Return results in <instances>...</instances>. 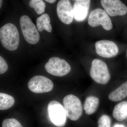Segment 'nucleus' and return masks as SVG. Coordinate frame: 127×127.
Segmentation results:
<instances>
[{
  "instance_id": "6",
  "label": "nucleus",
  "mask_w": 127,
  "mask_h": 127,
  "mask_svg": "<svg viewBox=\"0 0 127 127\" xmlns=\"http://www.w3.org/2000/svg\"><path fill=\"white\" fill-rule=\"evenodd\" d=\"M45 68L48 73L58 77L65 76L71 70V66L67 62L56 57L50 58L46 64Z\"/></svg>"
},
{
  "instance_id": "22",
  "label": "nucleus",
  "mask_w": 127,
  "mask_h": 127,
  "mask_svg": "<svg viewBox=\"0 0 127 127\" xmlns=\"http://www.w3.org/2000/svg\"><path fill=\"white\" fill-rule=\"evenodd\" d=\"M45 1L50 3H53L56 2V0H46Z\"/></svg>"
},
{
  "instance_id": "16",
  "label": "nucleus",
  "mask_w": 127,
  "mask_h": 127,
  "mask_svg": "<svg viewBox=\"0 0 127 127\" xmlns=\"http://www.w3.org/2000/svg\"><path fill=\"white\" fill-rule=\"evenodd\" d=\"M50 23V17L48 14H42L36 19V27L37 30L40 32L45 30L48 32H51L52 27Z\"/></svg>"
},
{
  "instance_id": "8",
  "label": "nucleus",
  "mask_w": 127,
  "mask_h": 127,
  "mask_svg": "<svg viewBox=\"0 0 127 127\" xmlns=\"http://www.w3.org/2000/svg\"><path fill=\"white\" fill-rule=\"evenodd\" d=\"M30 90L36 93L49 92L52 90L54 84L51 80L43 76H34L28 83Z\"/></svg>"
},
{
  "instance_id": "15",
  "label": "nucleus",
  "mask_w": 127,
  "mask_h": 127,
  "mask_svg": "<svg viewBox=\"0 0 127 127\" xmlns=\"http://www.w3.org/2000/svg\"><path fill=\"white\" fill-rule=\"evenodd\" d=\"M114 118L122 121L127 118V101H123L117 104L113 111Z\"/></svg>"
},
{
  "instance_id": "11",
  "label": "nucleus",
  "mask_w": 127,
  "mask_h": 127,
  "mask_svg": "<svg viewBox=\"0 0 127 127\" xmlns=\"http://www.w3.org/2000/svg\"><path fill=\"white\" fill-rule=\"evenodd\" d=\"M57 14L60 20L66 25L70 24L73 20V7L70 1L61 0L58 3Z\"/></svg>"
},
{
  "instance_id": "2",
  "label": "nucleus",
  "mask_w": 127,
  "mask_h": 127,
  "mask_svg": "<svg viewBox=\"0 0 127 127\" xmlns=\"http://www.w3.org/2000/svg\"><path fill=\"white\" fill-rule=\"evenodd\" d=\"M90 75L91 78L99 84H107L111 78L106 64L98 59H94L92 62Z\"/></svg>"
},
{
  "instance_id": "4",
  "label": "nucleus",
  "mask_w": 127,
  "mask_h": 127,
  "mask_svg": "<svg viewBox=\"0 0 127 127\" xmlns=\"http://www.w3.org/2000/svg\"><path fill=\"white\" fill-rule=\"evenodd\" d=\"M20 23L25 40L30 44L37 43L40 40V34L30 17L27 15L22 16L20 18Z\"/></svg>"
},
{
  "instance_id": "25",
  "label": "nucleus",
  "mask_w": 127,
  "mask_h": 127,
  "mask_svg": "<svg viewBox=\"0 0 127 127\" xmlns=\"http://www.w3.org/2000/svg\"><path fill=\"white\" fill-rule=\"evenodd\" d=\"M126 56H127V51H126Z\"/></svg>"
},
{
  "instance_id": "19",
  "label": "nucleus",
  "mask_w": 127,
  "mask_h": 127,
  "mask_svg": "<svg viewBox=\"0 0 127 127\" xmlns=\"http://www.w3.org/2000/svg\"><path fill=\"white\" fill-rule=\"evenodd\" d=\"M2 127H23L20 123L15 119H6L3 120Z\"/></svg>"
},
{
  "instance_id": "5",
  "label": "nucleus",
  "mask_w": 127,
  "mask_h": 127,
  "mask_svg": "<svg viewBox=\"0 0 127 127\" xmlns=\"http://www.w3.org/2000/svg\"><path fill=\"white\" fill-rule=\"evenodd\" d=\"M47 109L49 118L53 124L57 127L65 126L67 116L61 103L55 100L51 101L48 105Z\"/></svg>"
},
{
  "instance_id": "10",
  "label": "nucleus",
  "mask_w": 127,
  "mask_h": 127,
  "mask_svg": "<svg viewBox=\"0 0 127 127\" xmlns=\"http://www.w3.org/2000/svg\"><path fill=\"white\" fill-rule=\"evenodd\" d=\"M101 4L111 16H123L127 13V6L119 0H102Z\"/></svg>"
},
{
  "instance_id": "9",
  "label": "nucleus",
  "mask_w": 127,
  "mask_h": 127,
  "mask_svg": "<svg viewBox=\"0 0 127 127\" xmlns=\"http://www.w3.org/2000/svg\"><path fill=\"white\" fill-rule=\"evenodd\" d=\"M96 53L98 55L105 58H111L116 56L119 52L118 47L112 41L102 40L95 44Z\"/></svg>"
},
{
  "instance_id": "24",
  "label": "nucleus",
  "mask_w": 127,
  "mask_h": 127,
  "mask_svg": "<svg viewBox=\"0 0 127 127\" xmlns=\"http://www.w3.org/2000/svg\"><path fill=\"white\" fill-rule=\"evenodd\" d=\"M2 0H0V8H1V4H2Z\"/></svg>"
},
{
  "instance_id": "20",
  "label": "nucleus",
  "mask_w": 127,
  "mask_h": 127,
  "mask_svg": "<svg viewBox=\"0 0 127 127\" xmlns=\"http://www.w3.org/2000/svg\"><path fill=\"white\" fill-rule=\"evenodd\" d=\"M111 119L107 115H103L98 121V127H111Z\"/></svg>"
},
{
  "instance_id": "3",
  "label": "nucleus",
  "mask_w": 127,
  "mask_h": 127,
  "mask_svg": "<svg viewBox=\"0 0 127 127\" xmlns=\"http://www.w3.org/2000/svg\"><path fill=\"white\" fill-rule=\"evenodd\" d=\"M64 107L67 116L72 121H76L82 116L83 107L81 100L76 96L70 94L63 99Z\"/></svg>"
},
{
  "instance_id": "23",
  "label": "nucleus",
  "mask_w": 127,
  "mask_h": 127,
  "mask_svg": "<svg viewBox=\"0 0 127 127\" xmlns=\"http://www.w3.org/2000/svg\"><path fill=\"white\" fill-rule=\"evenodd\" d=\"M113 127H125L124 125H120V124H116Z\"/></svg>"
},
{
  "instance_id": "7",
  "label": "nucleus",
  "mask_w": 127,
  "mask_h": 127,
  "mask_svg": "<svg viewBox=\"0 0 127 127\" xmlns=\"http://www.w3.org/2000/svg\"><path fill=\"white\" fill-rule=\"evenodd\" d=\"M88 23L93 27L101 25L106 31L111 30L113 27L112 21L107 13L101 8H97L91 12L89 17Z\"/></svg>"
},
{
  "instance_id": "1",
  "label": "nucleus",
  "mask_w": 127,
  "mask_h": 127,
  "mask_svg": "<svg viewBox=\"0 0 127 127\" xmlns=\"http://www.w3.org/2000/svg\"><path fill=\"white\" fill-rule=\"evenodd\" d=\"M0 40L2 46L7 50L11 51L16 50L19 45L20 37L16 26L8 23L1 27Z\"/></svg>"
},
{
  "instance_id": "18",
  "label": "nucleus",
  "mask_w": 127,
  "mask_h": 127,
  "mask_svg": "<svg viewBox=\"0 0 127 127\" xmlns=\"http://www.w3.org/2000/svg\"><path fill=\"white\" fill-rule=\"evenodd\" d=\"M29 5L34 9L38 15H41L45 11L46 3L42 0H31L29 1Z\"/></svg>"
},
{
  "instance_id": "12",
  "label": "nucleus",
  "mask_w": 127,
  "mask_h": 127,
  "mask_svg": "<svg viewBox=\"0 0 127 127\" xmlns=\"http://www.w3.org/2000/svg\"><path fill=\"white\" fill-rule=\"evenodd\" d=\"M91 0H76L73 7V16L75 20L81 22L85 20L88 14Z\"/></svg>"
},
{
  "instance_id": "13",
  "label": "nucleus",
  "mask_w": 127,
  "mask_h": 127,
  "mask_svg": "<svg viewBox=\"0 0 127 127\" xmlns=\"http://www.w3.org/2000/svg\"><path fill=\"white\" fill-rule=\"evenodd\" d=\"M99 100L95 96H91L86 98L84 102V109L87 115H91L95 113L98 107Z\"/></svg>"
},
{
  "instance_id": "17",
  "label": "nucleus",
  "mask_w": 127,
  "mask_h": 127,
  "mask_svg": "<svg viewBox=\"0 0 127 127\" xmlns=\"http://www.w3.org/2000/svg\"><path fill=\"white\" fill-rule=\"evenodd\" d=\"M15 102V99L11 95L2 93H0V110H6L10 108Z\"/></svg>"
},
{
  "instance_id": "14",
  "label": "nucleus",
  "mask_w": 127,
  "mask_h": 127,
  "mask_svg": "<svg viewBox=\"0 0 127 127\" xmlns=\"http://www.w3.org/2000/svg\"><path fill=\"white\" fill-rule=\"evenodd\" d=\"M127 96V81L109 94L108 98L112 101L117 102L123 100Z\"/></svg>"
},
{
  "instance_id": "21",
  "label": "nucleus",
  "mask_w": 127,
  "mask_h": 127,
  "mask_svg": "<svg viewBox=\"0 0 127 127\" xmlns=\"http://www.w3.org/2000/svg\"><path fill=\"white\" fill-rule=\"evenodd\" d=\"M8 65L6 62L1 56H0V74H3L7 71Z\"/></svg>"
}]
</instances>
